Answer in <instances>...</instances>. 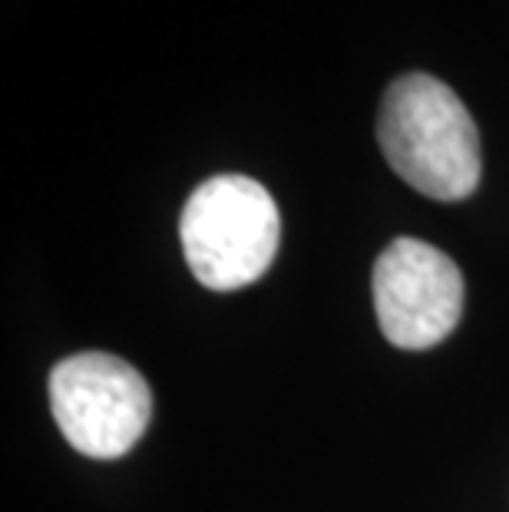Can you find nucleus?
<instances>
[{
  "label": "nucleus",
  "instance_id": "f03ea898",
  "mask_svg": "<svg viewBox=\"0 0 509 512\" xmlns=\"http://www.w3.org/2000/svg\"><path fill=\"white\" fill-rule=\"evenodd\" d=\"M179 242L189 271L209 291L255 285L272 268L281 245L278 205L252 176H212L189 195Z\"/></svg>",
  "mask_w": 509,
  "mask_h": 512
},
{
  "label": "nucleus",
  "instance_id": "f257e3e1",
  "mask_svg": "<svg viewBox=\"0 0 509 512\" xmlns=\"http://www.w3.org/2000/svg\"><path fill=\"white\" fill-rule=\"evenodd\" d=\"M377 143L397 176L427 199L460 202L480 185V129L460 96L430 73H404L387 86Z\"/></svg>",
  "mask_w": 509,
  "mask_h": 512
},
{
  "label": "nucleus",
  "instance_id": "20e7f679",
  "mask_svg": "<svg viewBox=\"0 0 509 512\" xmlns=\"http://www.w3.org/2000/svg\"><path fill=\"white\" fill-rule=\"evenodd\" d=\"M463 271L447 252L420 238H394L374 261V311L400 351H427L463 318Z\"/></svg>",
  "mask_w": 509,
  "mask_h": 512
},
{
  "label": "nucleus",
  "instance_id": "7ed1b4c3",
  "mask_svg": "<svg viewBox=\"0 0 509 512\" xmlns=\"http://www.w3.org/2000/svg\"><path fill=\"white\" fill-rule=\"evenodd\" d=\"M50 410L77 453L119 460L153 420V390L123 357L83 351L50 370Z\"/></svg>",
  "mask_w": 509,
  "mask_h": 512
}]
</instances>
